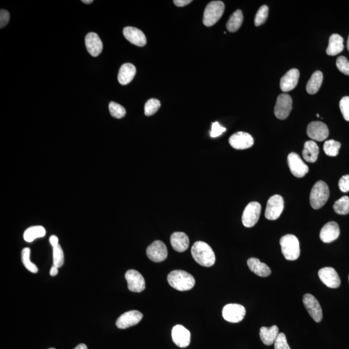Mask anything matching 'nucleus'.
<instances>
[{"label": "nucleus", "instance_id": "nucleus-1", "mask_svg": "<svg viewBox=\"0 0 349 349\" xmlns=\"http://www.w3.org/2000/svg\"><path fill=\"white\" fill-rule=\"evenodd\" d=\"M193 258L202 266L210 267L216 263V255L208 244L203 241H197L191 249Z\"/></svg>", "mask_w": 349, "mask_h": 349}, {"label": "nucleus", "instance_id": "nucleus-2", "mask_svg": "<svg viewBox=\"0 0 349 349\" xmlns=\"http://www.w3.org/2000/svg\"><path fill=\"white\" fill-rule=\"evenodd\" d=\"M169 285L179 291H188L194 287L196 280L192 275L184 270H173L167 276Z\"/></svg>", "mask_w": 349, "mask_h": 349}, {"label": "nucleus", "instance_id": "nucleus-3", "mask_svg": "<svg viewBox=\"0 0 349 349\" xmlns=\"http://www.w3.org/2000/svg\"><path fill=\"white\" fill-rule=\"evenodd\" d=\"M283 255L286 260L295 261L300 255L299 241L295 235L288 234L280 239Z\"/></svg>", "mask_w": 349, "mask_h": 349}, {"label": "nucleus", "instance_id": "nucleus-4", "mask_svg": "<svg viewBox=\"0 0 349 349\" xmlns=\"http://www.w3.org/2000/svg\"><path fill=\"white\" fill-rule=\"evenodd\" d=\"M329 186L323 181H319L314 185L310 194V202L314 209L318 210L323 207L329 199Z\"/></svg>", "mask_w": 349, "mask_h": 349}, {"label": "nucleus", "instance_id": "nucleus-5", "mask_svg": "<svg viewBox=\"0 0 349 349\" xmlns=\"http://www.w3.org/2000/svg\"><path fill=\"white\" fill-rule=\"evenodd\" d=\"M225 9V4L221 1H214L208 3L204 12V25L206 27L215 25L221 19Z\"/></svg>", "mask_w": 349, "mask_h": 349}, {"label": "nucleus", "instance_id": "nucleus-6", "mask_svg": "<svg viewBox=\"0 0 349 349\" xmlns=\"http://www.w3.org/2000/svg\"><path fill=\"white\" fill-rule=\"evenodd\" d=\"M284 209V200L282 196L274 195L269 199L267 202L265 217L267 219L274 221L282 215Z\"/></svg>", "mask_w": 349, "mask_h": 349}, {"label": "nucleus", "instance_id": "nucleus-7", "mask_svg": "<svg viewBox=\"0 0 349 349\" xmlns=\"http://www.w3.org/2000/svg\"><path fill=\"white\" fill-rule=\"evenodd\" d=\"M261 206L258 202H251L245 208L242 216V223L247 228L254 227L259 221Z\"/></svg>", "mask_w": 349, "mask_h": 349}, {"label": "nucleus", "instance_id": "nucleus-8", "mask_svg": "<svg viewBox=\"0 0 349 349\" xmlns=\"http://www.w3.org/2000/svg\"><path fill=\"white\" fill-rule=\"evenodd\" d=\"M222 314L226 321L233 323H239L245 317L246 309L239 304H228L224 307Z\"/></svg>", "mask_w": 349, "mask_h": 349}, {"label": "nucleus", "instance_id": "nucleus-9", "mask_svg": "<svg viewBox=\"0 0 349 349\" xmlns=\"http://www.w3.org/2000/svg\"><path fill=\"white\" fill-rule=\"evenodd\" d=\"M292 109L291 97L286 93L279 95L274 108V114L277 118L284 120L287 118Z\"/></svg>", "mask_w": 349, "mask_h": 349}, {"label": "nucleus", "instance_id": "nucleus-10", "mask_svg": "<svg viewBox=\"0 0 349 349\" xmlns=\"http://www.w3.org/2000/svg\"><path fill=\"white\" fill-rule=\"evenodd\" d=\"M303 302L312 318L316 322H321L323 318V312L320 304L316 298L311 294H306L303 296Z\"/></svg>", "mask_w": 349, "mask_h": 349}, {"label": "nucleus", "instance_id": "nucleus-11", "mask_svg": "<svg viewBox=\"0 0 349 349\" xmlns=\"http://www.w3.org/2000/svg\"><path fill=\"white\" fill-rule=\"evenodd\" d=\"M288 165L292 174L298 178H302L309 172V167L296 153H290L288 156Z\"/></svg>", "mask_w": 349, "mask_h": 349}, {"label": "nucleus", "instance_id": "nucleus-12", "mask_svg": "<svg viewBox=\"0 0 349 349\" xmlns=\"http://www.w3.org/2000/svg\"><path fill=\"white\" fill-rule=\"evenodd\" d=\"M146 254L148 258L153 262H162L167 257L166 246L161 241H154L146 249Z\"/></svg>", "mask_w": 349, "mask_h": 349}, {"label": "nucleus", "instance_id": "nucleus-13", "mask_svg": "<svg viewBox=\"0 0 349 349\" xmlns=\"http://www.w3.org/2000/svg\"><path fill=\"white\" fill-rule=\"evenodd\" d=\"M307 133L311 139L321 142L328 137L329 131L328 127L324 123L316 121L308 125Z\"/></svg>", "mask_w": 349, "mask_h": 349}, {"label": "nucleus", "instance_id": "nucleus-14", "mask_svg": "<svg viewBox=\"0 0 349 349\" xmlns=\"http://www.w3.org/2000/svg\"><path fill=\"white\" fill-rule=\"evenodd\" d=\"M129 290L133 292H141L146 288L145 280L141 274L135 270H130L125 274Z\"/></svg>", "mask_w": 349, "mask_h": 349}, {"label": "nucleus", "instance_id": "nucleus-15", "mask_svg": "<svg viewBox=\"0 0 349 349\" xmlns=\"http://www.w3.org/2000/svg\"><path fill=\"white\" fill-rule=\"evenodd\" d=\"M229 143L236 150H246L251 148L254 143L252 136L248 133H235L230 137Z\"/></svg>", "mask_w": 349, "mask_h": 349}, {"label": "nucleus", "instance_id": "nucleus-16", "mask_svg": "<svg viewBox=\"0 0 349 349\" xmlns=\"http://www.w3.org/2000/svg\"><path fill=\"white\" fill-rule=\"evenodd\" d=\"M143 317V315L137 311L127 312L121 315L116 320V325L118 329H126L137 325Z\"/></svg>", "mask_w": 349, "mask_h": 349}, {"label": "nucleus", "instance_id": "nucleus-17", "mask_svg": "<svg viewBox=\"0 0 349 349\" xmlns=\"http://www.w3.org/2000/svg\"><path fill=\"white\" fill-rule=\"evenodd\" d=\"M318 276L321 282L329 288H337L340 286V276L332 267H325L320 269L318 272Z\"/></svg>", "mask_w": 349, "mask_h": 349}, {"label": "nucleus", "instance_id": "nucleus-18", "mask_svg": "<svg viewBox=\"0 0 349 349\" xmlns=\"http://www.w3.org/2000/svg\"><path fill=\"white\" fill-rule=\"evenodd\" d=\"M171 337L173 342L179 348H187L190 344V332L183 325H177L173 327Z\"/></svg>", "mask_w": 349, "mask_h": 349}, {"label": "nucleus", "instance_id": "nucleus-19", "mask_svg": "<svg viewBox=\"0 0 349 349\" xmlns=\"http://www.w3.org/2000/svg\"><path fill=\"white\" fill-rule=\"evenodd\" d=\"M340 234V229L338 224L331 221L323 226L319 233V237L323 243H330L338 239Z\"/></svg>", "mask_w": 349, "mask_h": 349}, {"label": "nucleus", "instance_id": "nucleus-20", "mask_svg": "<svg viewBox=\"0 0 349 349\" xmlns=\"http://www.w3.org/2000/svg\"><path fill=\"white\" fill-rule=\"evenodd\" d=\"M123 34L127 40L138 47H143L146 44L147 40L145 34L140 29L133 27H125Z\"/></svg>", "mask_w": 349, "mask_h": 349}, {"label": "nucleus", "instance_id": "nucleus-21", "mask_svg": "<svg viewBox=\"0 0 349 349\" xmlns=\"http://www.w3.org/2000/svg\"><path fill=\"white\" fill-rule=\"evenodd\" d=\"M299 79V71L297 69L289 70L282 78L280 81V88L283 92L292 91L298 85Z\"/></svg>", "mask_w": 349, "mask_h": 349}, {"label": "nucleus", "instance_id": "nucleus-22", "mask_svg": "<svg viewBox=\"0 0 349 349\" xmlns=\"http://www.w3.org/2000/svg\"><path fill=\"white\" fill-rule=\"evenodd\" d=\"M85 46L91 56H98L102 51L103 44L98 34L89 33L85 38Z\"/></svg>", "mask_w": 349, "mask_h": 349}, {"label": "nucleus", "instance_id": "nucleus-23", "mask_svg": "<svg viewBox=\"0 0 349 349\" xmlns=\"http://www.w3.org/2000/svg\"><path fill=\"white\" fill-rule=\"evenodd\" d=\"M247 265L251 272L263 278L270 276L272 272L268 265L261 262L259 259L254 257L249 258L247 261Z\"/></svg>", "mask_w": 349, "mask_h": 349}, {"label": "nucleus", "instance_id": "nucleus-24", "mask_svg": "<svg viewBox=\"0 0 349 349\" xmlns=\"http://www.w3.org/2000/svg\"><path fill=\"white\" fill-rule=\"evenodd\" d=\"M171 245L173 249L178 252H183L188 249L190 240L184 233H175L171 235Z\"/></svg>", "mask_w": 349, "mask_h": 349}, {"label": "nucleus", "instance_id": "nucleus-25", "mask_svg": "<svg viewBox=\"0 0 349 349\" xmlns=\"http://www.w3.org/2000/svg\"><path fill=\"white\" fill-rule=\"evenodd\" d=\"M136 67L132 64H123L119 70L118 81L121 85L130 83L134 79L136 74Z\"/></svg>", "mask_w": 349, "mask_h": 349}, {"label": "nucleus", "instance_id": "nucleus-26", "mask_svg": "<svg viewBox=\"0 0 349 349\" xmlns=\"http://www.w3.org/2000/svg\"><path fill=\"white\" fill-rule=\"evenodd\" d=\"M344 49V38L338 34L331 35L326 50L327 54L329 56H336L342 52Z\"/></svg>", "mask_w": 349, "mask_h": 349}, {"label": "nucleus", "instance_id": "nucleus-27", "mask_svg": "<svg viewBox=\"0 0 349 349\" xmlns=\"http://www.w3.org/2000/svg\"><path fill=\"white\" fill-rule=\"evenodd\" d=\"M319 147L313 140L307 141L304 144V148L302 154L303 159L310 163H315L317 161L319 155Z\"/></svg>", "mask_w": 349, "mask_h": 349}, {"label": "nucleus", "instance_id": "nucleus-28", "mask_svg": "<svg viewBox=\"0 0 349 349\" xmlns=\"http://www.w3.org/2000/svg\"><path fill=\"white\" fill-rule=\"evenodd\" d=\"M279 334V328L276 325H273L271 327H261L259 333L261 341L266 346H271L274 344Z\"/></svg>", "mask_w": 349, "mask_h": 349}, {"label": "nucleus", "instance_id": "nucleus-29", "mask_svg": "<svg viewBox=\"0 0 349 349\" xmlns=\"http://www.w3.org/2000/svg\"><path fill=\"white\" fill-rule=\"evenodd\" d=\"M323 79V73L321 71L315 72L312 75L311 79L308 82L307 87V93L310 95L316 94L320 89L322 84Z\"/></svg>", "mask_w": 349, "mask_h": 349}, {"label": "nucleus", "instance_id": "nucleus-30", "mask_svg": "<svg viewBox=\"0 0 349 349\" xmlns=\"http://www.w3.org/2000/svg\"><path fill=\"white\" fill-rule=\"evenodd\" d=\"M46 231L42 226H33L28 228L23 233V239L27 243H31L38 238L44 237Z\"/></svg>", "mask_w": 349, "mask_h": 349}, {"label": "nucleus", "instance_id": "nucleus-31", "mask_svg": "<svg viewBox=\"0 0 349 349\" xmlns=\"http://www.w3.org/2000/svg\"><path fill=\"white\" fill-rule=\"evenodd\" d=\"M243 21V13L240 9L233 14L227 23V28L229 32L234 33L239 30Z\"/></svg>", "mask_w": 349, "mask_h": 349}, {"label": "nucleus", "instance_id": "nucleus-32", "mask_svg": "<svg viewBox=\"0 0 349 349\" xmlns=\"http://www.w3.org/2000/svg\"><path fill=\"white\" fill-rule=\"evenodd\" d=\"M334 212L339 215H347L349 213V198L348 196L342 197L335 202L333 206Z\"/></svg>", "mask_w": 349, "mask_h": 349}, {"label": "nucleus", "instance_id": "nucleus-33", "mask_svg": "<svg viewBox=\"0 0 349 349\" xmlns=\"http://www.w3.org/2000/svg\"><path fill=\"white\" fill-rule=\"evenodd\" d=\"M31 249L29 248H25L21 251V260L23 265L25 268L29 271V272L36 274L38 272V269L36 265L31 262L30 260Z\"/></svg>", "mask_w": 349, "mask_h": 349}, {"label": "nucleus", "instance_id": "nucleus-34", "mask_svg": "<svg viewBox=\"0 0 349 349\" xmlns=\"http://www.w3.org/2000/svg\"><path fill=\"white\" fill-rule=\"evenodd\" d=\"M340 148V142L334 140H329L325 141L323 146V150L326 155L330 157H336L338 155Z\"/></svg>", "mask_w": 349, "mask_h": 349}, {"label": "nucleus", "instance_id": "nucleus-35", "mask_svg": "<svg viewBox=\"0 0 349 349\" xmlns=\"http://www.w3.org/2000/svg\"><path fill=\"white\" fill-rule=\"evenodd\" d=\"M161 107V102L155 99H150L144 106V114L146 116H151L156 114Z\"/></svg>", "mask_w": 349, "mask_h": 349}, {"label": "nucleus", "instance_id": "nucleus-36", "mask_svg": "<svg viewBox=\"0 0 349 349\" xmlns=\"http://www.w3.org/2000/svg\"><path fill=\"white\" fill-rule=\"evenodd\" d=\"M52 256H53V265L60 268L63 266L64 263V254L63 249H62L61 246L58 245L55 247H52Z\"/></svg>", "mask_w": 349, "mask_h": 349}, {"label": "nucleus", "instance_id": "nucleus-37", "mask_svg": "<svg viewBox=\"0 0 349 349\" xmlns=\"http://www.w3.org/2000/svg\"><path fill=\"white\" fill-rule=\"evenodd\" d=\"M269 9L268 6H261L255 15L254 23L255 26L258 27L264 24L268 17Z\"/></svg>", "mask_w": 349, "mask_h": 349}, {"label": "nucleus", "instance_id": "nucleus-38", "mask_svg": "<svg viewBox=\"0 0 349 349\" xmlns=\"http://www.w3.org/2000/svg\"><path fill=\"white\" fill-rule=\"evenodd\" d=\"M109 110H110L111 116L114 118H122L126 114V111L124 107L115 102L110 103Z\"/></svg>", "mask_w": 349, "mask_h": 349}, {"label": "nucleus", "instance_id": "nucleus-39", "mask_svg": "<svg viewBox=\"0 0 349 349\" xmlns=\"http://www.w3.org/2000/svg\"><path fill=\"white\" fill-rule=\"evenodd\" d=\"M336 66L339 71L344 75H349V62L344 56H339L336 60Z\"/></svg>", "mask_w": 349, "mask_h": 349}, {"label": "nucleus", "instance_id": "nucleus-40", "mask_svg": "<svg viewBox=\"0 0 349 349\" xmlns=\"http://www.w3.org/2000/svg\"><path fill=\"white\" fill-rule=\"evenodd\" d=\"M275 349H291L288 346L285 334L280 333L274 342Z\"/></svg>", "mask_w": 349, "mask_h": 349}, {"label": "nucleus", "instance_id": "nucleus-41", "mask_svg": "<svg viewBox=\"0 0 349 349\" xmlns=\"http://www.w3.org/2000/svg\"><path fill=\"white\" fill-rule=\"evenodd\" d=\"M340 108L345 120L349 121V97H345L342 99Z\"/></svg>", "mask_w": 349, "mask_h": 349}, {"label": "nucleus", "instance_id": "nucleus-42", "mask_svg": "<svg viewBox=\"0 0 349 349\" xmlns=\"http://www.w3.org/2000/svg\"><path fill=\"white\" fill-rule=\"evenodd\" d=\"M226 131H227V129L221 126V125L219 124V122H216L212 123L210 136H211L212 138L217 137V136L221 135Z\"/></svg>", "mask_w": 349, "mask_h": 349}, {"label": "nucleus", "instance_id": "nucleus-43", "mask_svg": "<svg viewBox=\"0 0 349 349\" xmlns=\"http://www.w3.org/2000/svg\"><path fill=\"white\" fill-rule=\"evenodd\" d=\"M339 188L342 192L346 193L349 191V175H346L340 179L338 183Z\"/></svg>", "mask_w": 349, "mask_h": 349}, {"label": "nucleus", "instance_id": "nucleus-44", "mask_svg": "<svg viewBox=\"0 0 349 349\" xmlns=\"http://www.w3.org/2000/svg\"><path fill=\"white\" fill-rule=\"evenodd\" d=\"M10 15L9 12L5 9H1L0 11V28L6 26L9 23Z\"/></svg>", "mask_w": 349, "mask_h": 349}, {"label": "nucleus", "instance_id": "nucleus-45", "mask_svg": "<svg viewBox=\"0 0 349 349\" xmlns=\"http://www.w3.org/2000/svg\"><path fill=\"white\" fill-rule=\"evenodd\" d=\"M192 2V0H175V1H173V3L175 5L181 7H184V6L188 5Z\"/></svg>", "mask_w": 349, "mask_h": 349}, {"label": "nucleus", "instance_id": "nucleus-46", "mask_svg": "<svg viewBox=\"0 0 349 349\" xmlns=\"http://www.w3.org/2000/svg\"><path fill=\"white\" fill-rule=\"evenodd\" d=\"M50 242L52 247H55V246L59 245L58 243V238L57 236L51 235L50 238Z\"/></svg>", "mask_w": 349, "mask_h": 349}, {"label": "nucleus", "instance_id": "nucleus-47", "mask_svg": "<svg viewBox=\"0 0 349 349\" xmlns=\"http://www.w3.org/2000/svg\"><path fill=\"white\" fill-rule=\"evenodd\" d=\"M58 268L55 266H52L50 271V275L51 276H56L58 274Z\"/></svg>", "mask_w": 349, "mask_h": 349}, {"label": "nucleus", "instance_id": "nucleus-48", "mask_svg": "<svg viewBox=\"0 0 349 349\" xmlns=\"http://www.w3.org/2000/svg\"><path fill=\"white\" fill-rule=\"evenodd\" d=\"M87 349V346L85 344H80L75 349Z\"/></svg>", "mask_w": 349, "mask_h": 349}, {"label": "nucleus", "instance_id": "nucleus-49", "mask_svg": "<svg viewBox=\"0 0 349 349\" xmlns=\"http://www.w3.org/2000/svg\"><path fill=\"white\" fill-rule=\"evenodd\" d=\"M82 1H83V3L86 4H90L93 2V0H83Z\"/></svg>", "mask_w": 349, "mask_h": 349}, {"label": "nucleus", "instance_id": "nucleus-50", "mask_svg": "<svg viewBox=\"0 0 349 349\" xmlns=\"http://www.w3.org/2000/svg\"><path fill=\"white\" fill-rule=\"evenodd\" d=\"M347 46H348V50L349 51V36L348 40V45H347Z\"/></svg>", "mask_w": 349, "mask_h": 349}, {"label": "nucleus", "instance_id": "nucleus-51", "mask_svg": "<svg viewBox=\"0 0 349 349\" xmlns=\"http://www.w3.org/2000/svg\"><path fill=\"white\" fill-rule=\"evenodd\" d=\"M317 117H319V114H317Z\"/></svg>", "mask_w": 349, "mask_h": 349}, {"label": "nucleus", "instance_id": "nucleus-52", "mask_svg": "<svg viewBox=\"0 0 349 349\" xmlns=\"http://www.w3.org/2000/svg\"><path fill=\"white\" fill-rule=\"evenodd\" d=\"M54 349V348H50V349Z\"/></svg>", "mask_w": 349, "mask_h": 349}, {"label": "nucleus", "instance_id": "nucleus-53", "mask_svg": "<svg viewBox=\"0 0 349 349\" xmlns=\"http://www.w3.org/2000/svg\"></svg>", "mask_w": 349, "mask_h": 349}]
</instances>
